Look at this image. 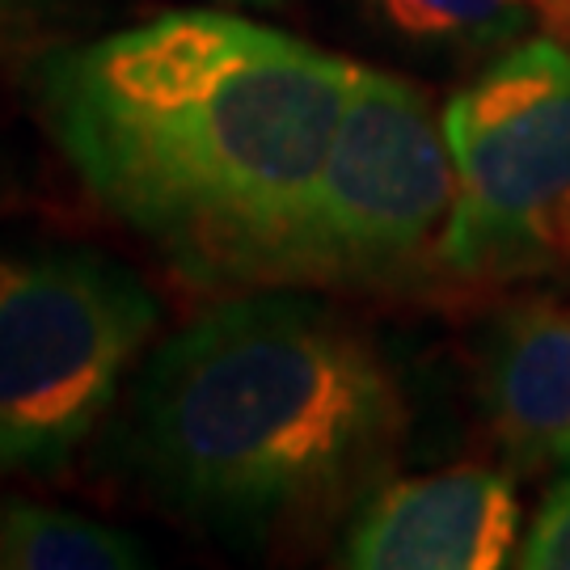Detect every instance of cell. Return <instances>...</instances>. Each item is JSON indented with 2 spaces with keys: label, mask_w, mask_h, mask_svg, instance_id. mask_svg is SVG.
Wrapping results in <instances>:
<instances>
[{
  "label": "cell",
  "mask_w": 570,
  "mask_h": 570,
  "mask_svg": "<svg viewBox=\"0 0 570 570\" xmlns=\"http://www.w3.org/2000/svg\"><path fill=\"white\" fill-rule=\"evenodd\" d=\"M360 63L186 9L51 51L39 106L85 190L186 279L287 284Z\"/></svg>",
  "instance_id": "obj_1"
},
{
  "label": "cell",
  "mask_w": 570,
  "mask_h": 570,
  "mask_svg": "<svg viewBox=\"0 0 570 570\" xmlns=\"http://www.w3.org/2000/svg\"><path fill=\"white\" fill-rule=\"evenodd\" d=\"M406 423L385 355L334 305L266 287L199 313L140 367L115 456L216 537L343 508Z\"/></svg>",
  "instance_id": "obj_2"
},
{
  "label": "cell",
  "mask_w": 570,
  "mask_h": 570,
  "mask_svg": "<svg viewBox=\"0 0 570 570\" xmlns=\"http://www.w3.org/2000/svg\"><path fill=\"white\" fill-rule=\"evenodd\" d=\"M157 322V296L106 254L0 249V469L81 449Z\"/></svg>",
  "instance_id": "obj_3"
},
{
  "label": "cell",
  "mask_w": 570,
  "mask_h": 570,
  "mask_svg": "<svg viewBox=\"0 0 570 570\" xmlns=\"http://www.w3.org/2000/svg\"><path fill=\"white\" fill-rule=\"evenodd\" d=\"M452 204L456 169L428 94L360 63L287 284H397L440 245Z\"/></svg>",
  "instance_id": "obj_4"
},
{
  "label": "cell",
  "mask_w": 570,
  "mask_h": 570,
  "mask_svg": "<svg viewBox=\"0 0 570 570\" xmlns=\"http://www.w3.org/2000/svg\"><path fill=\"white\" fill-rule=\"evenodd\" d=\"M456 204L440 263L482 275L553 242L570 216V47L532 35L456 89L440 115Z\"/></svg>",
  "instance_id": "obj_5"
},
{
  "label": "cell",
  "mask_w": 570,
  "mask_h": 570,
  "mask_svg": "<svg viewBox=\"0 0 570 570\" xmlns=\"http://www.w3.org/2000/svg\"><path fill=\"white\" fill-rule=\"evenodd\" d=\"M520 537V499L503 469L452 465L372 490L346 529L343 567L494 570Z\"/></svg>",
  "instance_id": "obj_6"
},
{
  "label": "cell",
  "mask_w": 570,
  "mask_h": 570,
  "mask_svg": "<svg viewBox=\"0 0 570 570\" xmlns=\"http://www.w3.org/2000/svg\"><path fill=\"white\" fill-rule=\"evenodd\" d=\"M482 402L524 461H570V313L520 308L482 351Z\"/></svg>",
  "instance_id": "obj_7"
},
{
  "label": "cell",
  "mask_w": 570,
  "mask_h": 570,
  "mask_svg": "<svg viewBox=\"0 0 570 570\" xmlns=\"http://www.w3.org/2000/svg\"><path fill=\"white\" fill-rule=\"evenodd\" d=\"M364 18L410 56L469 68L490 63L529 35V0H360Z\"/></svg>",
  "instance_id": "obj_8"
},
{
  "label": "cell",
  "mask_w": 570,
  "mask_h": 570,
  "mask_svg": "<svg viewBox=\"0 0 570 570\" xmlns=\"http://www.w3.org/2000/svg\"><path fill=\"white\" fill-rule=\"evenodd\" d=\"M0 567L4 570H136L148 550L131 532L94 515L0 499Z\"/></svg>",
  "instance_id": "obj_9"
},
{
  "label": "cell",
  "mask_w": 570,
  "mask_h": 570,
  "mask_svg": "<svg viewBox=\"0 0 570 570\" xmlns=\"http://www.w3.org/2000/svg\"><path fill=\"white\" fill-rule=\"evenodd\" d=\"M511 562L524 570H570V461L567 473L546 490Z\"/></svg>",
  "instance_id": "obj_10"
},
{
  "label": "cell",
  "mask_w": 570,
  "mask_h": 570,
  "mask_svg": "<svg viewBox=\"0 0 570 570\" xmlns=\"http://www.w3.org/2000/svg\"><path fill=\"white\" fill-rule=\"evenodd\" d=\"M532 9H541V13H550V18L567 21L570 26V0H529Z\"/></svg>",
  "instance_id": "obj_11"
},
{
  "label": "cell",
  "mask_w": 570,
  "mask_h": 570,
  "mask_svg": "<svg viewBox=\"0 0 570 570\" xmlns=\"http://www.w3.org/2000/svg\"><path fill=\"white\" fill-rule=\"evenodd\" d=\"M18 18V0H0V35L9 30V21Z\"/></svg>",
  "instance_id": "obj_12"
},
{
  "label": "cell",
  "mask_w": 570,
  "mask_h": 570,
  "mask_svg": "<svg viewBox=\"0 0 570 570\" xmlns=\"http://www.w3.org/2000/svg\"><path fill=\"white\" fill-rule=\"evenodd\" d=\"M225 4H284V0H225Z\"/></svg>",
  "instance_id": "obj_13"
},
{
  "label": "cell",
  "mask_w": 570,
  "mask_h": 570,
  "mask_svg": "<svg viewBox=\"0 0 570 570\" xmlns=\"http://www.w3.org/2000/svg\"><path fill=\"white\" fill-rule=\"evenodd\" d=\"M567 225H570V216H567Z\"/></svg>",
  "instance_id": "obj_14"
}]
</instances>
